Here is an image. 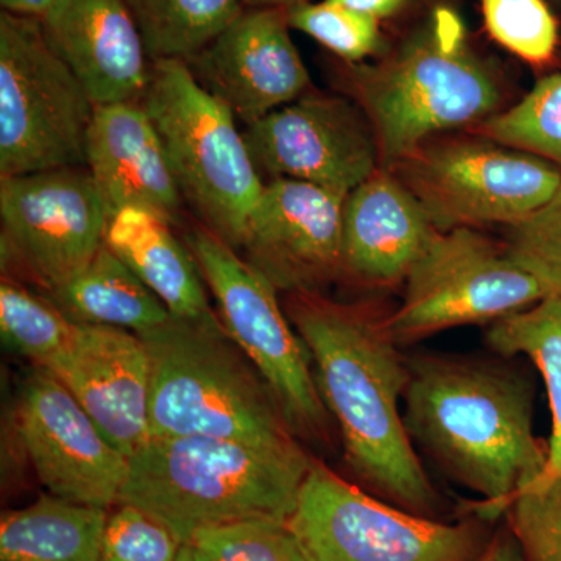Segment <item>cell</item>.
<instances>
[{
	"label": "cell",
	"mask_w": 561,
	"mask_h": 561,
	"mask_svg": "<svg viewBox=\"0 0 561 561\" xmlns=\"http://www.w3.org/2000/svg\"><path fill=\"white\" fill-rule=\"evenodd\" d=\"M284 311L311 354L321 400L341 431L346 465L379 500L437 519L442 497L409 437L400 401L409 381L386 316L364 302L289 294Z\"/></svg>",
	"instance_id": "1"
},
{
	"label": "cell",
	"mask_w": 561,
	"mask_h": 561,
	"mask_svg": "<svg viewBox=\"0 0 561 561\" xmlns=\"http://www.w3.org/2000/svg\"><path fill=\"white\" fill-rule=\"evenodd\" d=\"M404 423L446 476L479 494L481 519L507 512L548 465L534 434V389L511 365L457 356L408 357Z\"/></svg>",
	"instance_id": "2"
},
{
	"label": "cell",
	"mask_w": 561,
	"mask_h": 561,
	"mask_svg": "<svg viewBox=\"0 0 561 561\" xmlns=\"http://www.w3.org/2000/svg\"><path fill=\"white\" fill-rule=\"evenodd\" d=\"M341 79L367 114L389 171L443 133L478 127L504 103L501 73L472 47L465 22L445 3L382 60L345 62Z\"/></svg>",
	"instance_id": "3"
},
{
	"label": "cell",
	"mask_w": 561,
	"mask_h": 561,
	"mask_svg": "<svg viewBox=\"0 0 561 561\" xmlns=\"http://www.w3.org/2000/svg\"><path fill=\"white\" fill-rule=\"evenodd\" d=\"M312 457L197 437H150L128 459L119 504L149 513L181 545L250 519L287 522Z\"/></svg>",
	"instance_id": "4"
},
{
	"label": "cell",
	"mask_w": 561,
	"mask_h": 561,
	"mask_svg": "<svg viewBox=\"0 0 561 561\" xmlns=\"http://www.w3.org/2000/svg\"><path fill=\"white\" fill-rule=\"evenodd\" d=\"M140 337L151 362L150 437L197 435L308 453L271 387L225 328L171 317Z\"/></svg>",
	"instance_id": "5"
},
{
	"label": "cell",
	"mask_w": 561,
	"mask_h": 561,
	"mask_svg": "<svg viewBox=\"0 0 561 561\" xmlns=\"http://www.w3.org/2000/svg\"><path fill=\"white\" fill-rule=\"evenodd\" d=\"M140 103L160 133L186 208L239 250L265 181L234 113L180 60L151 61Z\"/></svg>",
	"instance_id": "6"
},
{
	"label": "cell",
	"mask_w": 561,
	"mask_h": 561,
	"mask_svg": "<svg viewBox=\"0 0 561 561\" xmlns=\"http://www.w3.org/2000/svg\"><path fill=\"white\" fill-rule=\"evenodd\" d=\"M95 103L43 22L0 13V179L87 168Z\"/></svg>",
	"instance_id": "7"
},
{
	"label": "cell",
	"mask_w": 561,
	"mask_h": 561,
	"mask_svg": "<svg viewBox=\"0 0 561 561\" xmlns=\"http://www.w3.org/2000/svg\"><path fill=\"white\" fill-rule=\"evenodd\" d=\"M183 241L213 295L232 342L271 387L300 440H331L332 419L321 400L311 354L280 305L279 291L234 247L197 220L183 225Z\"/></svg>",
	"instance_id": "8"
},
{
	"label": "cell",
	"mask_w": 561,
	"mask_h": 561,
	"mask_svg": "<svg viewBox=\"0 0 561 561\" xmlns=\"http://www.w3.org/2000/svg\"><path fill=\"white\" fill-rule=\"evenodd\" d=\"M287 523L312 561H478L491 541L481 522L402 511L316 459Z\"/></svg>",
	"instance_id": "9"
},
{
	"label": "cell",
	"mask_w": 561,
	"mask_h": 561,
	"mask_svg": "<svg viewBox=\"0 0 561 561\" xmlns=\"http://www.w3.org/2000/svg\"><path fill=\"white\" fill-rule=\"evenodd\" d=\"M390 171L438 231L512 227L561 186V171L552 162L490 139L438 136Z\"/></svg>",
	"instance_id": "10"
},
{
	"label": "cell",
	"mask_w": 561,
	"mask_h": 561,
	"mask_svg": "<svg viewBox=\"0 0 561 561\" xmlns=\"http://www.w3.org/2000/svg\"><path fill=\"white\" fill-rule=\"evenodd\" d=\"M548 297L505 243L474 228L438 231L404 280L401 305L386 313L398 346L467 324L494 323Z\"/></svg>",
	"instance_id": "11"
},
{
	"label": "cell",
	"mask_w": 561,
	"mask_h": 561,
	"mask_svg": "<svg viewBox=\"0 0 561 561\" xmlns=\"http://www.w3.org/2000/svg\"><path fill=\"white\" fill-rule=\"evenodd\" d=\"M2 273L44 295L60 289L105 243L108 213L87 168L0 179Z\"/></svg>",
	"instance_id": "12"
},
{
	"label": "cell",
	"mask_w": 561,
	"mask_h": 561,
	"mask_svg": "<svg viewBox=\"0 0 561 561\" xmlns=\"http://www.w3.org/2000/svg\"><path fill=\"white\" fill-rule=\"evenodd\" d=\"M243 138L271 180L305 181L345 197L382 169L370 121L348 95L308 92L245 125Z\"/></svg>",
	"instance_id": "13"
},
{
	"label": "cell",
	"mask_w": 561,
	"mask_h": 561,
	"mask_svg": "<svg viewBox=\"0 0 561 561\" xmlns=\"http://www.w3.org/2000/svg\"><path fill=\"white\" fill-rule=\"evenodd\" d=\"M16 430L47 493L105 511L117 505L127 481L128 457L50 371L36 367L24 382Z\"/></svg>",
	"instance_id": "14"
},
{
	"label": "cell",
	"mask_w": 561,
	"mask_h": 561,
	"mask_svg": "<svg viewBox=\"0 0 561 561\" xmlns=\"http://www.w3.org/2000/svg\"><path fill=\"white\" fill-rule=\"evenodd\" d=\"M345 201L305 181L272 179L238 251L279 294H323L342 276Z\"/></svg>",
	"instance_id": "15"
},
{
	"label": "cell",
	"mask_w": 561,
	"mask_h": 561,
	"mask_svg": "<svg viewBox=\"0 0 561 561\" xmlns=\"http://www.w3.org/2000/svg\"><path fill=\"white\" fill-rule=\"evenodd\" d=\"M290 31L286 9L247 7L187 65L234 116L253 124L311 92Z\"/></svg>",
	"instance_id": "16"
},
{
	"label": "cell",
	"mask_w": 561,
	"mask_h": 561,
	"mask_svg": "<svg viewBox=\"0 0 561 561\" xmlns=\"http://www.w3.org/2000/svg\"><path fill=\"white\" fill-rule=\"evenodd\" d=\"M50 373L128 459L149 440L151 362L140 335L79 323L76 341Z\"/></svg>",
	"instance_id": "17"
},
{
	"label": "cell",
	"mask_w": 561,
	"mask_h": 561,
	"mask_svg": "<svg viewBox=\"0 0 561 561\" xmlns=\"http://www.w3.org/2000/svg\"><path fill=\"white\" fill-rule=\"evenodd\" d=\"M90 171L110 217L146 208L183 227L186 205L160 133L140 102L95 106L87 142Z\"/></svg>",
	"instance_id": "18"
},
{
	"label": "cell",
	"mask_w": 561,
	"mask_h": 561,
	"mask_svg": "<svg viewBox=\"0 0 561 561\" xmlns=\"http://www.w3.org/2000/svg\"><path fill=\"white\" fill-rule=\"evenodd\" d=\"M437 234L415 195L379 169L343 206L341 279L367 289L404 284Z\"/></svg>",
	"instance_id": "19"
},
{
	"label": "cell",
	"mask_w": 561,
	"mask_h": 561,
	"mask_svg": "<svg viewBox=\"0 0 561 561\" xmlns=\"http://www.w3.org/2000/svg\"><path fill=\"white\" fill-rule=\"evenodd\" d=\"M41 22L95 105L140 102L151 60L124 0H58Z\"/></svg>",
	"instance_id": "20"
},
{
	"label": "cell",
	"mask_w": 561,
	"mask_h": 561,
	"mask_svg": "<svg viewBox=\"0 0 561 561\" xmlns=\"http://www.w3.org/2000/svg\"><path fill=\"white\" fill-rule=\"evenodd\" d=\"M105 243L160 298L173 319L224 328L197 262L171 220L146 208L121 209L110 217Z\"/></svg>",
	"instance_id": "21"
},
{
	"label": "cell",
	"mask_w": 561,
	"mask_h": 561,
	"mask_svg": "<svg viewBox=\"0 0 561 561\" xmlns=\"http://www.w3.org/2000/svg\"><path fill=\"white\" fill-rule=\"evenodd\" d=\"M77 323L146 334L171 319L160 298L103 243L87 267L47 295Z\"/></svg>",
	"instance_id": "22"
},
{
	"label": "cell",
	"mask_w": 561,
	"mask_h": 561,
	"mask_svg": "<svg viewBox=\"0 0 561 561\" xmlns=\"http://www.w3.org/2000/svg\"><path fill=\"white\" fill-rule=\"evenodd\" d=\"M108 511L47 493L0 519V561H101Z\"/></svg>",
	"instance_id": "23"
},
{
	"label": "cell",
	"mask_w": 561,
	"mask_h": 561,
	"mask_svg": "<svg viewBox=\"0 0 561 561\" xmlns=\"http://www.w3.org/2000/svg\"><path fill=\"white\" fill-rule=\"evenodd\" d=\"M486 345L500 356L529 357L548 389L552 435L548 465L540 481L561 476V298L546 297L537 305L494 321L485 335Z\"/></svg>",
	"instance_id": "24"
},
{
	"label": "cell",
	"mask_w": 561,
	"mask_h": 561,
	"mask_svg": "<svg viewBox=\"0 0 561 561\" xmlns=\"http://www.w3.org/2000/svg\"><path fill=\"white\" fill-rule=\"evenodd\" d=\"M151 61L190 62L243 10L247 0H124Z\"/></svg>",
	"instance_id": "25"
},
{
	"label": "cell",
	"mask_w": 561,
	"mask_h": 561,
	"mask_svg": "<svg viewBox=\"0 0 561 561\" xmlns=\"http://www.w3.org/2000/svg\"><path fill=\"white\" fill-rule=\"evenodd\" d=\"M79 323L43 291L11 275L0 279V331L9 348L51 371L76 341Z\"/></svg>",
	"instance_id": "26"
},
{
	"label": "cell",
	"mask_w": 561,
	"mask_h": 561,
	"mask_svg": "<svg viewBox=\"0 0 561 561\" xmlns=\"http://www.w3.org/2000/svg\"><path fill=\"white\" fill-rule=\"evenodd\" d=\"M474 133L561 165V72L538 81L522 102L482 122Z\"/></svg>",
	"instance_id": "27"
},
{
	"label": "cell",
	"mask_w": 561,
	"mask_h": 561,
	"mask_svg": "<svg viewBox=\"0 0 561 561\" xmlns=\"http://www.w3.org/2000/svg\"><path fill=\"white\" fill-rule=\"evenodd\" d=\"M187 545L208 561H312L289 523L250 519L197 531Z\"/></svg>",
	"instance_id": "28"
},
{
	"label": "cell",
	"mask_w": 561,
	"mask_h": 561,
	"mask_svg": "<svg viewBox=\"0 0 561 561\" xmlns=\"http://www.w3.org/2000/svg\"><path fill=\"white\" fill-rule=\"evenodd\" d=\"M287 18L290 28L311 36L345 62H362L381 50L379 21L330 0L298 3L287 10Z\"/></svg>",
	"instance_id": "29"
},
{
	"label": "cell",
	"mask_w": 561,
	"mask_h": 561,
	"mask_svg": "<svg viewBox=\"0 0 561 561\" xmlns=\"http://www.w3.org/2000/svg\"><path fill=\"white\" fill-rule=\"evenodd\" d=\"M491 38L524 61L548 62L559 46V24L546 0H481Z\"/></svg>",
	"instance_id": "30"
},
{
	"label": "cell",
	"mask_w": 561,
	"mask_h": 561,
	"mask_svg": "<svg viewBox=\"0 0 561 561\" xmlns=\"http://www.w3.org/2000/svg\"><path fill=\"white\" fill-rule=\"evenodd\" d=\"M505 236L513 261L541 284L548 297L561 298V186L541 208L507 227Z\"/></svg>",
	"instance_id": "31"
},
{
	"label": "cell",
	"mask_w": 561,
	"mask_h": 561,
	"mask_svg": "<svg viewBox=\"0 0 561 561\" xmlns=\"http://www.w3.org/2000/svg\"><path fill=\"white\" fill-rule=\"evenodd\" d=\"M507 512L524 561H561V476L522 491Z\"/></svg>",
	"instance_id": "32"
},
{
	"label": "cell",
	"mask_w": 561,
	"mask_h": 561,
	"mask_svg": "<svg viewBox=\"0 0 561 561\" xmlns=\"http://www.w3.org/2000/svg\"><path fill=\"white\" fill-rule=\"evenodd\" d=\"M181 546L149 513L119 504L106 522L101 561H179Z\"/></svg>",
	"instance_id": "33"
},
{
	"label": "cell",
	"mask_w": 561,
	"mask_h": 561,
	"mask_svg": "<svg viewBox=\"0 0 561 561\" xmlns=\"http://www.w3.org/2000/svg\"><path fill=\"white\" fill-rule=\"evenodd\" d=\"M332 3L345 7L356 11V13L365 14L376 21L387 20V18L397 16L404 9L408 0H330Z\"/></svg>",
	"instance_id": "34"
},
{
	"label": "cell",
	"mask_w": 561,
	"mask_h": 561,
	"mask_svg": "<svg viewBox=\"0 0 561 561\" xmlns=\"http://www.w3.org/2000/svg\"><path fill=\"white\" fill-rule=\"evenodd\" d=\"M478 561H524L522 548L508 527L496 537L491 538L485 551Z\"/></svg>",
	"instance_id": "35"
},
{
	"label": "cell",
	"mask_w": 561,
	"mask_h": 561,
	"mask_svg": "<svg viewBox=\"0 0 561 561\" xmlns=\"http://www.w3.org/2000/svg\"><path fill=\"white\" fill-rule=\"evenodd\" d=\"M58 0H0L3 11L44 20Z\"/></svg>",
	"instance_id": "36"
},
{
	"label": "cell",
	"mask_w": 561,
	"mask_h": 561,
	"mask_svg": "<svg viewBox=\"0 0 561 561\" xmlns=\"http://www.w3.org/2000/svg\"><path fill=\"white\" fill-rule=\"evenodd\" d=\"M302 2H308V0H247L249 7H279V9L286 10Z\"/></svg>",
	"instance_id": "37"
},
{
	"label": "cell",
	"mask_w": 561,
	"mask_h": 561,
	"mask_svg": "<svg viewBox=\"0 0 561 561\" xmlns=\"http://www.w3.org/2000/svg\"><path fill=\"white\" fill-rule=\"evenodd\" d=\"M179 561H208L192 545L181 546Z\"/></svg>",
	"instance_id": "38"
},
{
	"label": "cell",
	"mask_w": 561,
	"mask_h": 561,
	"mask_svg": "<svg viewBox=\"0 0 561 561\" xmlns=\"http://www.w3.org/2000/svg\"><path fill=\"white\" fill-rule=\"evenodd\" d=\"M427 2L435 3V5H442V3H445V0H427Z\"/></svg>",
	"instance_id": "39"
},
{
	"label": "cell",
	"mask_w": 561,
	"mask_h": 561,
	"mask_svg": "<svg viewBox=\"0 0 561 561\" xmlns=\"http://www.w3.org/2000/svg\"><path fill=\"white\" fill-rule=\"evenodd\" d=\"M556 2H561V0H556Z\"/></svg>",
	"instance_id": "40"
}]
</instances>
